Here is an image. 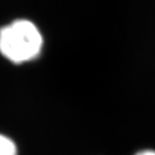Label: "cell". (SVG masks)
<instances>
[{
  "instance_id": "7a4b0ae2",
  "label": "cell",
  "mask_w": 155,
  "mask_h": 155,
  "mask_svg": "<svg viewBox=\"0 0 155 155\" xmlns=\"http://www.w3.org/2000/svg\"><path fill=\"white\" fill-rule=\"evenodd\" d=\"M0 155H17L14 141L2 134H0Z\"/></svg>"
},
{
  "instance_id": "3957f363",
  "label": "cell",
  "mask_w": 155,
  "mask_h": 155,
  "mask_svg": "<svg viewBox=\"0 0 155 155\" xmlns=\"http://www.w3.org/2000/svg\"><path fill=\"white\" fill-rule=\"evenodd\" d=\"M136 155H155V151L154 150H143L138 152Z\"/></svg>"
},
{
  "instance_id": "6da1fadb",
  "label": "cell",
  "mask_w": 155,
  "mask_h": 155,
  "mask_svg": "<svg viewBox=\"0 0 155 155\" xmlns=\"http://www.w3.org/2000/svg\"><path fill=\"white\" fill-rule=\"evenodd\" d=\"M42 46L41 32L28 19H16L0 29V53L14 64L37 58Z\"/></svg>"
}]
</instances>
